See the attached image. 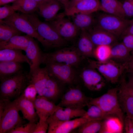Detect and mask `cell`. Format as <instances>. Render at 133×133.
<instances>
[{
	"label": "cell",
	"instance_id": "42",
	"mask_svg": "<svg viewBox=\"0 0 133 133\" xmlns=\"http://www.w3.org/2000/svg\"><path fill=\"white\" fill-rule=\"evenodd\" d=\"M49 124L47 121H39L36 124L33 133H45L48 130Z\"/></svg>",
	"mask_w": 133,
	"mask_h": 133
},
{
	"label": "cell",
	"instance_id": "14",
	"mask_svg": "<svg viewBox=\"0 0 133 133\" xmlns=\"http://www.w3.org/2000/svg\"><path fill=\"white\" fill-rule=\"evenodd\" d=\"M33 38L30 36L28 44L25 51L31 63L29 75L39 68L40 65L43 63V53Z\"/></svg>",
	"mask_w": 133,
	"mask_h": 133
},
{
	"label": "cell",
	"instance_id": "32",
	"mask_svg": "<svg viewBox=\"0 0 133 133\" xmlns=\"http://www.w3.org/2000/svg\"><path fill=\"white\" fill-rule=\"evenodd\" d=\"M60 90L57 82L50 76L43 92V96L49 100L56 99L58 96Z\"/></svg>",
	"mask_w": 133,
	"mask_h": 133
},
{
	"label": "cell",
	"instance_id": "11",
	"mask_svg": "<svg viewBox=\"0 0 133 133\" xmlns=\"http://www.w3.org/2000/svg\"><path fill=\"white\" fill-rule=\"evenodd\" d=\"M49 75L66 83L72 82L75 73L72 66L64 63H49L45 64Z\"/></svg>",
	"mask_w": 133,
	"mask_h": 133
},
{
	"label": "cell",
	"instance_id": "47",
	"mask_svg": "<svg viewBox=\"0 0 133 133\" xmlns=\"http://www.w3.org/2000/svg\"><path fill=\"white\" fill-rule=\"evenodd\" d=\"M130 58L127 63L126 70L129 72H133V51Z\"/></svg>",
	"mask_w": 133,
	"mask_h": 133
},
{
	"label": "cell",
	"instance_id": "2",
	"mask_svg": "<svg viewBox=\"0 0 133 133\" xmlns=\"http://www.w3.org/2000/svg\"><path fill=\"white\" fill-rule=\"evenodd\" d=\"M118 89L115 88L99 97L91 98L88 104L97 106L108 117H117L123 124L125 116L119 102L117 96Z\"/></svg>",
	"mask_w": 133,
	"mask_h": 133
},
{
	"label": "cell",
	"instance_id": "45",
	"mask_svg": "<svg viewBox=\"0 0 133 133\" xmlns=\"http://www.w3.org/2000/svg\"><path fill=\"white\" fill-rule=\"evenodd\" d=\"M84 0H69L64 5L65 10L69 9L77 3Z\"/></svg>",
	"mask_w": 133,
	"mask_h": 133
},
{
	"label": "cell",
	"instance_id": "27",
	"mask_svg": "<svg viewBox=\"0 0 133 133\" xmlns=\"http://www.w3.org/2000/svg\"><path fill=\"white\" fill-rule=\"evenodd\" d=\"M124 130L123 124L117 117L108 116L103 120L101 128L99 133H120Z\"/></svg>",
	"mask_w": 133,
	"mask_h": 133
},
{
	"label": "cell",
	"instance_id": "19",
	"mask_svg": "<svg viewBox=\"0 0 133 133\" xmlns=\"http://www.w3.org/2000/svg\"><path fill=\"white\" fill-rule=\"evenodd\" d=\"M81 31L76 47L77 50L82 57H94L96 47L91 39L88 31L84 29Z\"/></svg>",
	"mask_w": 133,
	"mask_h": 133
},
{
	"label": "cell",
	"instance_id": "43",
	"mask_svg": "<svg viewBox=\"0 0 133 133\" xmlns=\"http://www.w3.org/2000/svg\"><path fill=\"white\" fill-rule=\"evenodd\" d=\"M122 43L130 52L133 51V35L130 34L123 36Z\"/></svg>",
	"mask_w": 133,
	"mask_h": 133
},
{
	"label": "cell",
	"instance_id": "34",
	"mask_svg": "<svg viewBox=\"0 0 133 133\" xmlns=\"http://www.w3.org/2000/svg\"><path fill=\"white\" fill-rule=\"evenodd\" d=\"M88 109L82 117L88 121L102 120L108 116L99 107L95 105L88 104Z\"/></svg>",
	"mask_w": 133,
	"mask_h": 133
},
{
	"label": "cell",
	"instance_id": "39",
	"mask_svg": "<svg viewBox=\"0 0 133 133\" xmlns=\"http://www.w3.org/2000/svg\"><path fill=\"white\" fill-rule=\"evenodd\" d=\"M23 93L26 98L33 102L36 98V95L37 93L34 85L29 83Z\"/></svg>",
	"mask_w": 133,
	"mask_h": 133
},
{
	"label": "cell",
	"instance_id": "16",
	"mask_svg": "<svg viewBox=\"0 0 133 133\" xmlns=\"http://www.w3.org/2000/svg\"><path fill=\"white\" fill-rule=\"evenodd\" d=\"M91 39L95 47L103 45L111 46L117 40L116 36L96 26L88 31Z\"/></svg>",
	"mask_w": 133,
	"mask_h": 133
},
{
	"label": "cell",
	"instance_id": "4",
	"mask_svg": "<svg viewBox=\"0 0 133 133\" xmlns=\"http://www.w3.org/2000/svg\"><path fill=\"white\" fill-rule=\"evenodd\" d=\"M88 61L90 67L98 71L107 81L116 84L126 70L127 63L122 64L110 59L104 61L90 59Z\"/></svg>",
	"mask_w": 133,
	"mask_h": 133
},
{
	"label": "cell",
	"instance_id": "22",
	"mask_svg": "<svg viewBox=\"0 0 133 133\" xmlns=\"http://www.w3.org/2000/svg\"><path fill=\"white\" fill-rule=\"evenodd\" d=\"M16 100L18 109L24 118L29 122L35 123L37 115L33 102L26 98L23 93Z\"/></svg>",
	"mask_w": 133,
	"mask_h": 133
},
{
	"label": "cell",
	"instance_id": "15",
	"mask_svg": "<svg viewBox=\"0 0 133 133\" xmlns=\"http://www.w3.org/2000/svg\"><path fill=\"white\" fill-rule=\"evenodd\" d=\"M33 102L39 121H47L58 107L57 105L43 96H38Z\"/></svg>",
	"mask_w": 133,
	"mask_h": 133
},
{
	"label": "cell",
	"instance_id": "26",
	"mask_svg": "<svg viewBox=\"0 0 133 133\" xmlns=\"http://www.w3.org/2000/svg\"><path fill=\"white\" fill-rule=\"evenodd\" d=\"M21 50L5 49L0 50V62L12 61L22 63H26L30 66V61Z\"/></svg>",
	"mask_w": 133,
	"mask_h": 133
},
{
	"label": "cell",
	"instance_id": "31",
	"mask_svg": "<svg viewBox=\"0 0 133 133\" xmlns=\"http://www.w3.org/2000/svg\"><path fill=\"white\" fill-rule=\"evenodd\" d=\"M11 6L16 11L24 14H31L37 11L38 4L34 0H16Z\"/></svg>",
	"mask_w": 133,
	"mask_h": 133
},
{
	"label": "cell",
	"instance_id": "40",
	"mask_svg": "<svg viewBox=\"0 0 133 133\" xmlns=\"http://www.w3.org/2000/svg\"><path fill=\"white\" fill-rule=\"evenodd\" d=\"M122 6L126 17H133V0H125Z\"/></svg>",
	"mask_w": 133,
	"mask_h": 133
},
{
	"label": "cell",
	"instance_id": "13",
	"mask_svg": "<svg viewBox=\"0 0 133 133\" xmlns=\"http://www.w3.org/2000/svg\"><path fill=\"white\" fill-rule=\"evenodd\" d=\"M80 77L85 86L91 90H100L105 84L102 76L96 70L91 67L84 69Z\"/></svg>",
	"mask_w": 133,
	"mask_h": 133
},
{
	"label": "cell",
	"instance_id": "36",
	"mask_svg": "<svg viewBox=\"0 0 133 133\" xmlns=\"http://www.w3.org/2000/svg\"><path fill=\"white\" fill-rule=\"evenodd\" d=\"M111 47V46L106 45L96 47L94 51V57L100 61H104L110 59Z\"/></svg>",
	"mask_w": 133,
	"mask_h": 133
},
{
	"label": "cell",
	"instance_id": "5",
	"mask_svg": "<svg viewBox=\"0 0 133 133\" xmlns=\"http://www.w3.org/2000/svg\"><path fill=\"white\" fill-rule=\"evenodd\" d=\"M82 58L76 47L66 48L51 53H43L42 63H56L77 66Z\"/></svg>",
	"mask_w": 133,
	"mask_h": 133
},
{
	"label": "cell",
	"instance_id": "25",
	"mask_svg": "<svg viewBox=\"0 0 133 133\" xmlns=\"http://www.w3.org/2000/svg\"><path fill=\"white\" fill-rule=\"evenodd\" d=\"M120 108L126 116L133 118V97L120 86L117 93Z\"/></svg>",
	"mask_w": 133,
	"mask_h": 133
},
{
	"label": "cell",
	"instance_id": "21",
	"mask_svg": "<svg viewBox=\"0 0 133 133\" xmlns=\"http://www.w3.org/2000/svg\"><path fill=\"white\" fill-rule=\"evenodd\" d=\"M29 83L33 85L39 96H43V92L47 82L50 77L47 67H40L29 75Z\"/></svg>",
	"mask_w": 133,
	"mask_h": 133
},
{
	"label": "cell",
	"instance_id": "35",
	"mask_svg": "<svg viewBox=\"0 0 133 133\" xmlns=\"http://www.w3.org/2000/svg\"><path fill=\"white\" fill-rule=\"evenodd\" d=\"M103 120H91L86 122L78 128V133H99L102 127Z\"/></svg>",
	"mask_w": 133,
	"mask_h": 133
},
{
	"label": "cell",
	"instance_id": "20",
	"mask_svg": "<svg viewBox=\"0 0 133 133\" xmlns=\"http://www.w3.org/2000/svg\"><path fill=\"white\" fill-rule=\"evenodd\" d=\"M62 5L57 0H46L38 4L37 11L42 17L49 21L56 17Z\"/></svg>",
	"mask_w": 133,
	"mask_h": 133
},
{
	"label": "cell",
	"instance_id": "49",
	"mask_svg": "<svg viewBox=\"0 0 133 133\" xmlns=\"http://www.w3.org/2000/svg\"><path fill=\"white\" fill-rule=\"evenodd\" d=\"M130 75L129 77V82L128 83L133 87V72H129Z\"/></svg>",
	"mask_w": 133,
	"mask_h": 133
},
{
	"label": "cell",
	"instance_id": "23",
	"mask_svg": "<svg viewBox=\"0 0 133 133\" xmlns=\"http://www.w3.org/2000/svg\"><path fill=\"white\" fill-rule=\"evenodd\" d=\"M30 36L16 35L12 37L8 40L0 42V50L12 49L20 50L25 51L28 46Z\"/></svg>",
	"mask_w": 133,
	"mask_h": 133
},
{
	"label": "cell",
	"instance_id": "38",
	"mask_svg": "<svg viewBox=\"0 0 133 133\" xmlns=\"http://www.w3.org/2000/svg\"><path fill=\"white\" fill-rule=\"evenodd\" d=\"M12 6L5 5L0 7V21L12 15L16 11Z\"/></svg>",
	"mask_w": 133,
	"mask_h": 133
},
{
	"label": "cell",
	"instance_id": "18",
	"mask_svg": "<svg viewBox=\"0 0 133 133\" xmlns=\"http://www.w3.org/2000/svg\"><path fill=\"white\" fill-rule=\"evenodd\" d=\"M57 106L54 113L48 119L54 120L67 121L74 118L82 117L86 111L83 108L70 107L64 108Z\"/></svg>",
	"mask_w": 133,
	"mask_h": 133
},
{
	"label": "cell",
	"instance_id": "1",
	"mask_svg": "<svg viewBox=\"0 0 133 133\" xmlns=\"http://www.w3.org/2000/svg\"><path fill=\"white\" fill-rule=\"evenodd\" d=\"M25 14L37 33L43 39L45 47H59L66 45V41L59 35L49 23L42 21L34 13Z\"/></svg>",
	"mask_w": 133,
	"mask_h": 133
},
{
	"label": "cell",
	"instance_id": "10",
	"mask_svg": "<svg viewBox=\"0 0 133 133\" xmlns=\"http://www.w3.org/2000/svg\"><path fill=\"white\" fill-rule=\"evenodd\" d=\"M91 98L85 96L79 89H72L63 95L58 105L63 107L83 108L87 105Z\"/></svg>",
	"mask_w": 133,
	"mask_h": 133
},
{
	"label": "cell",
	"instance_id": "9",
	"mask_svg": "<svg viewBox=\"0 0 133 133\" xmlns=\"http://www.w3.org/2000/svg\"><path fill=\"white\" fill-rule=\"evenodd\" d=\"M64 14L57 15L49 23L59 35L65 40H69L74 38L79 31L71 22L64 17Z\"/></svg>",
	"mask_w": 133,
	"mask_h": 133
},
{
	"label": "cell",
	"instance_id": "29",
	"mask_svg": "<svg viewBox=\"0 0 133 133\" xmlns=\"http://www.w3.org/2000/svg\"><path fill=\"white\" fill-rule=\"evenodd\" d=\"M130 52L122 42L116 44L111 47L110 59L120 63H127L131 57Z\"/></svg>",
	"mask_w": 133,
	"mask_h": 133
},
{
	"label": "cell",
	"instance_id": "44",
	"mask_svg": "<svg viewBox=\"0 0 133 133\" xmlns=\"http://www.w3.org/2000/svg\"><path fill=\"white\" fill-rule=\"evenodd\" d=\"M120 86L125 89L133 97V87L127 83L124 77L121 79Z\"/></svg>",
	"mask_w": 133,
	"mask_h": 133
},
{
	"label": "cell",
	"instance_id": "6",
	"mask_svg": "<svg viewBox=\"0 0 133 133\" xmlns=\"http://www.w3.org/2000/svg\"><path fill=\"white\" fill-rule=\"evenodd\" d=\"M16 99L13 101L7 100L2 116L0 119V133H8L22 125L23 120L19 113Z\"/></svg>",
	"mask_w": 133,
	"mask_h": 133
},
{
	"label": "cell",
	"instance_id": "46",
	"mask_svg": "<svg viewBox=\"0 0 133 133\" xmlns=\"http://www.w3.org/2000/svg\"><path fill=\"white\" fill-rule=\"evenodd\" d=\"M128 34L133 35V19L131 21L122 34L123 36Z\"/></svg>",
	"mask_w": 133,
	"mask_h": 133
},
{
	"label": "cell",
	"instance_id": "7",
	"mask_svg": "<svg viewBox=\"0 0 133 133\" xmlns=\"http://www.w3.org/2000/svg\"><path fill=\"white\" fill-rule=\"evenodd\" d=\"M131 20L108 14H103L98 17L96 26L117 37L122 35Z\"/></svg>",
	"mask_w": 133,
	"mask_h": 133
},
{
	"label": "cell",
	"instance_id": "51",
	"mask_svg": "<svg viewBox=\"0 0 133 133\" xmlns=\"http://www.w3.org/2000/svg\"><path fill=\"white\" fill-rule=\"evenodd\" d=\"M38 4H39L46 0H34Z\"/></svg>",
	"mask_w": 133,
	"mask_h": 133
},
{
	"label": "cell",
	"instance_id": "48",
	"mask_svg": "<svg viewBox=\"0 0 133 133\" xmlns=\"http://www.w3.org/2000/svg\"><path fill=\"white\" fill-rule=\"evenodd\" d=\"M16 0H0V5H5L10 2H13Z\"/></svg>",
	"mask_w": 133,
	"mask_h": 133
},
{
	"label": "cell",
	"instance_id": "3",
	"mask_svg": "<svg viewBox=\"0 0 133 133\" xmlns=\"http://www.w3.org/2000/svg\"><path fill=\"white\" fill-rule=\"evenodd\" d=\"M28 74L22 70L11 76L1 80L0 99L10 100L18 97L27 86Z\"/></svg>",
	"mask_w": 133,
	"mask_h": 133
},
{
	"label": "cell",
	"instance_id": "30",
	"mask_svg": "<svg viewBox=\"0 0 133 133\" xmlns=\"http://www.w3.org/2000/svg\"><path fill=\"white\" fill-rule=\"evenodd\" d=\"M21 63L12 61L0 62V80L22 70Z\"/></svg>",
	"mask_w": 133,
	"mask_h": 133
},
{
	"label": "cell",
	"instance_id": "41",
	"mask_svg": "<svg viewBox=\"0 0 133 133\" xmlns=\"http://www.w3.org/2000/svg\"><path fill=\"white\" fill-rule=\"evenodd\" d=\"M124 130L126 133H133V118L126 116L123 123Z\"/></svg>",
	"mask_w": 133,
	"mask_h": 133
},
{
	"label": "cell",
	"instance_id": "50",
	"mask_svg": "<svg viewBox=\"0 0 133 133\" xmlns=\"http://www.w3.org/2000/svg\"><path fill=\"white\" fill-rule=\"evenodd\" d=\"M62 4L64 5L66 4L69 0H57Z\"/></svg>",
	"mask_w": 133,
	"mask_h": 133
},
{
	"label": "cell",
	"instance_id": "37",
	"mask_svg": "<svg viewBox=\"0 0 133 133\" xmlns=\"http://www.w3.org/2000/svg\"><path fill=\"white\" fill-rule=\"evenodd\" d=\"M35 122H29L27 124L18 126L12 130L8 133H33L36 127Z\"/></svg>",
	"mask_w": 133,
	"mask_h": 133
},
{
	"label": "cell",
	"instance_id": "12",
	"mask_svg": "<svg viewBox=\"0 0 133 133\" xmlns=\"http://www.w3.org/2000/svg\"><path fill=\"white\" fill-rule=\"evenodd\" d=\"M48 133H68L79 128L88 121L82 117L67 121L54 120L48 119Z\"/></svg>",
	"mask_w": 133,
	"mask_h": 133
},
{
	"label": "cell",
	"instance_id": "28",
	"mask_svg": "<svg viewBox=\"0 0 133 133\" xmlns=\"http://www.w3.org/2000/svg\"><path fill=\"white\" fill-rule=\"evenodd\" d=\"M71 16L72 22L78 30L84 29L88 31L93 28L95 20L92 14L78 13Z\"/></svg>",
	"mask_w": 133,
	"mask_h": 133
},
{
	"label": "cell",
	"instance_id": "24",
	"mask_svg": "<svg viewBox=\"0 0 133 133\" xmlns=\"http://www.w3.org/2000/svg\"><path fill=\"white\" fill-rule=\"evenodd\" d=\"M100 10L107 14L125 18L122 3L118 0H100Z\"/></svg>",
	"mask_w": 133,
	"mask_h": 133
},
{
	"label": "cell",
	"instance_id": "17",
	"mask_svg": "<svg viewBox=\"0 0 133 133\" xmlns=\"http://www.w3.org/2000/svg\"><path fill=\"white\" fill-rule=\"evenodd\" d=\"M100 6L99 0H84L65 10L64 13L65 15L70 16L78 13L92 14L100 10Z\"/></svg>",
	"mask_w": 133,
	"mask_h": 133
},
{
	"label": "cell",
	"instance_id": "33",
	"mask_svg": "<svg viewBox=\"0 0 133 133\" xmlns=\"http://www.w3.org/2000/svg\"><path fill=\"white\" fill-rule=\"evenodd\" d=\"M21 33L3 20L0 21V42L6 41L15 36L20 35Z\"/></svg>",
	"mask_w": 133,
	"mask_h": 133
},
{
	"label": "cell",
	"instance_id": "8",
	"mask_svg": "<svg viewBox=\"0 0 133 133\" xmlns=\"http://www.w3.org/2000/svg\"><path fill=\"white\" fill-rule=\"evenodd\" d=\"M3 21L21 32L36 39L44 46L43 39L36 31L25 14H20L15 12Z\"/></svg>",
	"mask_w": 133,
	"mask_h": 133
}]
</instances>
